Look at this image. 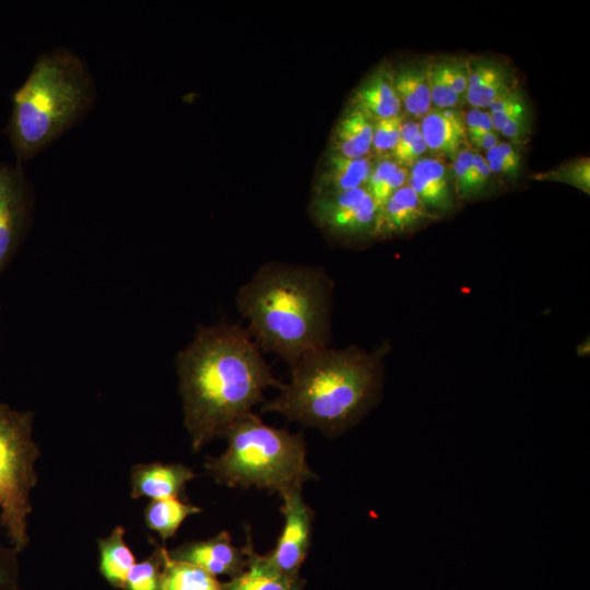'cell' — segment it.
Masks as SVG:
<instances>
[{
	"label": "cell",
	"instance_id": "obj_12",
	"mask_svg": "<svg viewBox=\"0 0 590 590\" xmlns=\"http://www.w3.org/2000/svg\"><path fill=\"white\" fill-rule=\"evenodd\" d=\"M432 217L430 212L405 184L378 210L374 236L387 237L408 232Z\"/></svg>",
	"mask_w": 590,
	"mask_h": 590
},
{
	"label": "cell",
	"instance_id": "obj_32",
	"mask_svg": "<svg viewBox=\"0 0 590 590\" xmlns=\"http://www.w3.org/2000/svg\"><path fill=\"white\" fill-rule=\"evenodd\" d=\"M445 74L459 97L465 96L469 67L463 62H442Z\"/></svg>",
	"mask_w": 590,
	"mask_h": 590
},
{
	"label": "cell",
	"instance_id": "obj_14",
	"mask_svg": "<svg viewBox=\"0 0 590 590\" xmlns=\"http://www.w3.org/2000/svg\"><path fill=\"white\" fill-rule=\"evenodd\" d=\"M246 568L229 581L222 583L223 590H302L299 576H287L274 568L266 555L255 552L250 539L244 546Z\"/></svg>",
	"mask_w": 590,
	"mask_h": 590
},
{
	"label": "cell",
	"instance_id": "obj_9",
	"mask_svg": "<svg viewBox=\"0 0 590 590\" xmlns=\"http://www.w3.org/2000/svg\"><path fill=\"white\" fill-rule=\"evenodd\" d=\"M284 526L275 547L266 556L270 564L287 576H298L309 545L314 511L302 497V486L280 493Z\"/></svg>",
	"mask_w": 590,
	"mask_h": 590
},
{
	"label": "cell",
	"instance_id": "obj_22",
	"mask_svg": "<svg viewBox=\"0 0 590 590\" xmlns=\"http://www.w3.org/2000/svg\"><path fill=\"white\" fill-rule=\"evenodd\" d=\"M161 590H223V587L202 568L172 558L163 547Z\"/></svg>",
	"mask_w": 590,
	"mask_h": 590
},
{
	"label": "cell",
	"instance_id": "obj_20",
	"mask_svg": "<svg viewBox=\"0 0 590 590\" xmlns=\"http://www.w3.org/2000/svg\"><path fill=\"white\" fill-rule=\"evenodd\" d=\"M125 529L117 526L109 535L98 540L99 571L115 588L123 589L135 557L125 541Z\"/></svg>",
	"mask_w": 590,
	"mask_h": 590
},
{
	"label": "cell",
	"instance_id": "obj_8",
	"mask_svg": "<svg viewBox=\"0 0 590 590\" xmlns=\"http://www.w3.org/2000/svg\"><path fill=\"white\" fill-rule=\"evenodd\" d=\"M310 209L315 222L333 237L374 236L378 210L365 188L316 193Z\"/></svg>",
	"mask_w": 590,
	"mask_h": 590
},
{
	"label": "cell",
	"instance_id": "obj_28",
	"mask_svg": "<svg viewBox=\"0 0 590 590\" xmlns=\"http://www.w3.org/2000/svg\"><path fill=\"white\" fill-rule=\"evenodd\" d=\"M491 173L516 176L520 166V155L508 142L498 143L484 156Z\"/></svg>",
	"mask_w": 590,
	"mask_h": 590
},
{
	"label": "cell",
	"instance_id": "obj_11",
	"mask_svg": "<svg viewBox=\"0 0 590 590\" xmlns=\"http://www.w3.org/2000/svg\"><path fill=\"white\" fill-rule=\"evenodd\" d=\"M131 497H146L151 500L179 498L186 489V484L196 474L181 463H138L130 472Z\"/></svg>",
	"mask_w": 590,
	"mask_h": 590
},
{
	"label": "cell",
	"instance_id": "obj_33",
	"mask_svg": "<svg viewBox=\"0 0 590 590\" xmlns=\"http://www.w3.org/2000/svg\"><path fill=\"white\" fill-rule=\"evenodd\" d=\"M564 175V179L578 188L589 191L590 185V167L589 160L578 161L575 165H569L567 168L560 170Z\"/></svg>",
	"mask_w": 590,
	"mask_h": 590
},
{
	"label": "cell",
	"instance_id": "obj_26",
	"mask_svg": "<svg viewBox=\"0 0 590 590\" xmlns=\"http://www.w3.org/2000/svg\"><path fill=\"white\" fill-rule=\"evenodd\" d=\"M429 90L432 106L438 109L456 108L461 97L451 87L444 70L442 62H436L429 66Z\"/></svg>",
	"mask_w": 590,
	"mask_h": 590
},
{
	"label": "cell",
	"instance_id": "obj_5",
	"mask_svg": "<svg viewBox=\"0 0 590 590\" xmlns=\"http://www.w3.org/2000/svg\"><path fill=\"white\" fill-rule=\"evenodd\" d=\"M222 436L227 439V449L205 462L206 471L219 483L280 494L315 477L300 434L269 426L249 412L232 422Z\"/></svg>",
	"mask_w": 590,
	"mask_h": 590
},
{
	"label": "cell",
	"instance_id": "obj_4",
	"mask_svg": "<svg viewBox=\"0 0 590 590\" xmlns=\"http://www.w3.org/2000/svg\"><path fill=\"white\" fill-rule=\"evenodd\" d=\"M97 91L87 63L67 47L43 51L12 95L4 133L24 164L70 130L93 108Z\"/></svg>",
	"mask_w": 590,
	"mask_h": 590
},
{
	"label": "cell",
	"instance_id": "obj_3",
	"mask_svg": "<svg viewBox=\"0 0 590 590\" xmlns=\"http://www.w3.org/2000/svg\"><path fill=\"white\" fill-rule=\"evenodd\" d=\"M381 352L357 346L321 347L290 366L291 380L263 412L338 435L355 425L375 404L381 386Z\"/></svg>",
	"mask_w": 590,
	"mask_h": 590
},
{
	"label": "cell",
	"instance_id": "obj_15",
	"mask_svg": "<svg viewBox=\"0 0 590 590\" xmlns=\"http://www.w3.org/2000/svg\"><path fill=\"white\" fill-rule=\"evenodd\" d=\"M420 127L426 148L448 155L458 153L467 138L463 118L456 108L430 110Z\"/></svg>",
	"mask_w": 590,
	"mask_h": 590
},
{
	"label": "cell",
	"instance_id": "obj_31",
	"mask_svg": "<svg viewBox=\"0 0 590 590\" xmlns=\"http://www.w3.org/2000/svg\"><path fill=\"white\" fill-rule=\"evenodd\" d=\"M17 552L0 543V590H20L17 586Z\"/></svg>",
	"mask_w": 590,
	"mask_h": 590
},
{
	"label": "cell",
	"instance_id": "obj_2",
	"mask_svg": "<svg viewBox=\"0 0 590 590\" xmlns=\"http://www.w3.org/2000/svg\"><path fill=\"white\" fill-rule=\"evenodd\" d=\"M332 288L321 267L267 263L239 288L236 303L259 349L292 366L328 346Z\"/></svg>",
	"mask_w": 590,
	"mask_h": 590
},
{
	"label": "cell",
	"instance_id": "obj_16",
	"mask_svg": "<svg viewBox=\"0 0 590 590\" xmlns=\"http://www.w3.org/2000/svg\"><path fill=\"white\" fill-rule=\"evenodd\" d=\"M371 169L368 156L352 158L332 152L317 180L315 194L365 188Z\"/></svg>",
	"mask_w": 590,
	"mask_h": 590
},
{
	"label": "cell",
	"instance_id": "obj_38",
	"mask_svg": "<svg viewBox=\"0 0 590 590\" xmlns=\"http://www.w3.org/2000/svg\"><path fill=\"white\" fill-rule=\"evenodd\" d=\"M491 131H495L492 123L491 115L487 110H482L481 116L479 118L477 127L474 133L469 138V140L471 142L475 138Z\"/></svg>",
	"mask_w": 590,
	"mask_h": 590
},
{
	"label": "cell",
	"instance_id": "obj_10",
	"mask_svg": "<svg viewBox=\"0 0 590 590\" xmlns=\"http://www.w3.org/2000/svg\"><path fill=\"white\" fill-rule=\"evenodd\" d=\"M168 554L174 559L202 568L213 577L226 575L233 578L247 566L244 547H235L227 531L208 540L185 543Z\"/></svg>",
	"mask_w": 590,
	"mask_h": 590
},
{
	"label": "cell",
	"instance_id": "obj_35",
	"mask_svg": "<svg viewBox=\"0 0 590 590\" xmlns=\"http://www.w3.org/2000/svg\"><path fill=\"white\" fill-rule=\"evenodd\" d=\"M427 150L426 144L420 133L409 145L403 150L393 154L394 161L401 165H413Z\"/></svg>",
	"mask_w": 590,
	"mask_h": 590
},
{
	"label": "cell",
	"instance_id": "obj_37",
	"mask_svg": "<svg viewBox=\"0 0 590 590\" xmlns=\"http://www.w3.org/2000/svg\"><path fill=\"white\" fill-rule=\"evenodd\" d=\"M471 144L487 152L498 144V137L496 131H491L475 138L471 141Z\"/></svg>",
	"mask_w": 590,
	"mask_h": 590
},
{
	"label": "cell",
	"instance_id": "obj_24",
	"mask_svg": "<svg viewBox=\"0 0 590 590\" xmlns=\"http://www.w3.org/2000/svg\"><path fill=\"white\" fill-rule=\"evenodd\" d=\"M408 172L393 160H384L371 169L365 189L379 210L408 179Z\"/></svg>",
	"mask_w": 590,
	"mask_h": 590
},
{
	"label": "cell",
	"instance_id": "obj_39",
	"mask_svg": "<svg viewBox=\"0 0 590 590\" xmlns=\"http://www.w3.org/2000/svg\"><path fill=\"white\" fill-rule=\"evenodd\" d=\"M481 113H482V109H479V108H471L467 115H465V121H464V128H465V133H467V137L470 138L476 127H477V122H479V118L481 116Z\"/></svg>",
	"mask_w": 590,
	"mask_h": 590
},
{
	"label": "cell",
	"instance_id": "obj_29",
	"mask_svg": "<svg viewBox=\"0 0 590 590\" xmlns=\"http://www.w3.org/2000/svg\"><path fill=\"white\" fill-rule=\"evenodd\" d=\"M523 109H526L524 101L517 88L493 102L487 107L494 130L498 132L502 131L512 116Z\"/></svg>",
	"mask_w": 590,
	"mask_h": 590
},
{
	"label": "cell",
	"instance_id": "obj_36",
	"mask_svg": "<svg viewBox=\"0 0 590 590\" xmlns=\"http://www.w3.org/2000/svg\"><path fill=\"white\" fill-rule=\"evenodd\" d=\"M527 110L523 109L519 113H517L515 116H512L508 121L507 123L505 125V127L502 129L500 133L511 140V141H517L519 140L520 138H522L524 134H526V130H527V120H528V117H527Z\"/></svg>",
	"mask_w": 590,
	"mask_h": 590
},
{
	"label": "cell",
	"instance_id": "obj_7",
	"mask_svg": "<svg viewBox=\"0 0 590 590\" xmlns=\"http://www.w3.org/2000/svg\"><path fill=\"white\" fill-rule=\"evenodd\" d=\"M35 194L23 165L0 162V275L32 224Z\"/></svg>",
	"mask_w": 590,
	"mask_h": 590
},
{
	"label": "cell",
	"instance_id": "obj_13",
	"mask_svg": "<svg viewBox=\"0 0 590 590\" xmlns=\"http://www.w3.org/2000/svg\"><path fill=\"white\" fill-rule=\"evenodd\" d=\"M408 179L427 210L447 212L452 208L448 172L439 158H420L412 165Z\"/></svg>",
	"mask_w": 590,
	"mask_h": 590
},
{
	"label": "cell",
	"instance_id": "obj_17",
	"mask_svg": "<svg viewBox=\"0 0 590 590\" xmlns=\"http://www.w3.org/2000/svg\"><path fill=\"white\" fill-rule=\"evenodd\" d=\"M469 67L465 99L472 108L487 109L498 98L512 92L516 86L500 66L486 61Z\"/></svg>",
	"mask_w": 590,
	"mask_h": 590
},
{
	"label": "cell",
	"instance_id": "obj_27",
	"mask_svg": "<svg viewBox=\"0 0 590 590\" xmlns=\"http://www.w3.org/2000/svg\"><path fill=\"white\" fill-rule=\"evenodd\" d=\"M401 115L374 121L371 149L377 153L393 151L403 123Z\"/></svg>",
	"mask_w": 590,
	"mask_h": 590
},
{
	"label": "cell",
	"instance_id": "obj_18",
	"mask_svg": "<svg viewBox=\"0 0 590 590\" xmlns=\"http://www.w3.org/2000/svg\"><path fill=\"white\" fill-rule=\"evenodd\" d=\"M353 107L371 121L399 116L401 104L392 79L384 72L370 75L355 92Z\"/></svg>",
	"mask_w": 590,
	"mask_h": 590
},
{
	"label": "cell",
	"instance_id": "obj_21",
	"mask_svg": "<svg viewBox=\"0 0 590 590\" xmlns=\"http://www.w3.org/2000/svg\"><path fill=\"white\" fill-rule=\"evenodd\" d=\"M427 67H406L392 79L401 107L414 117H424L432 110Z\"/></svg>",
	"mask_w": 590,
	"mask_h": 590
},
{
	"label": "cell",
	"instance_id": "obj_25",
	"mask_svg": "<svg viewBox=\"0 0 590 590\" xmlns=\"http://www.w3.org/2000/svg\"><path fill=\"white\" fill-rule=\"evenodd\" d=\"M163 547H157L146 559L134 563L129 570L125 590H161Z\"/></svg>",
	"mask_w": 590,
	"mask_h": 590
},
{
	"label": "cell",
	"instance_id": "obj_1",
	"mask_svg": "<svg viewBox=\"0 0 590 590\" xmlns=\"http://www.w3.org/2000/svg\"><path fill=\"white\" fill-rule=\"evenodd\" d=\"M176 367L185 426L194 451L281 388L247 329L239 324L200 326L178 353Z\"/></svg>",
	"mask_w": 590,
	"mask_h": 590
},
{
	"label": "cell",
	"instance_id": "obj_19",
	"mask_svg": "<svg viewBox=\"0 0 590 590\" xmlns=\"http://www.w3.org/2000/svg\"><path fill=\"white\" fill-rule=\"evenodd\" d=\"M373 125L359 109L347 110L334 129L333 153L352 158L367 156L371 150Z\"/></svg>",
	"mask_w": 590,
	"mask_h": 590
},
{
	"label": "cell",
	"instance_id": "obj_23",
	"mask_svg": "<svg viewBox=\"0 0 590 590\" xmlns=\"http://www.w3.org/2000/svg\"><path fill=\"white\" fill-rule=\"evenodd\" d=\"M201 511L198 506L180 498L154 499L144 509V521L150 530L166 541L176 534L186 518Z\"/></svg>",
	"mask_w": 590,
	"mask_h": 590
},
{
	"label": "cell",
	"instance_id": "obj_30",
	"mask_svg": "<svg viewBox=\"0 0 590 590\" xmlns=\"http://www.w3.org/2000/svg\"><path fill=\"white\" fill-rule=\"evenodd\" d=\"M474 153L471 149H461L453 162L456 191L460 198L471 196V170Z\"/></svg>",
	"mask_w": 590,
	"mask_h": 590
},
{
	"label": "cell",
	"instance_id": "obj_34",
	"mask_svg": "<svg viewBox=\"0 0 590 590\" xmlns=\"http://www.w3.org/2000/svg\"><path fill=\"white\" fill-rule=\"evenodd\" d=\"M491 174L485 157L474 153L471 170V196L479 193L484 188Z\"/></svg>",
	"mask_w": 590,
	"mask_h": 590
},
{
	"label": "cell",
	"instance_id": "obj_6",
	"mask_svg": "<svg viewBox=\"0 0 590 590\" xmlns=\"http://www.w3.org/2000/svg\"><path fill=\"white\" fill-rule=\"evenodd\" d=\"M33 420L32 412L0 402V523L17 553L30 542L31 496L37 484Z\"/></svg>",
	"mask_w": 590,
	"mask_h": 590
}]
</instances>
